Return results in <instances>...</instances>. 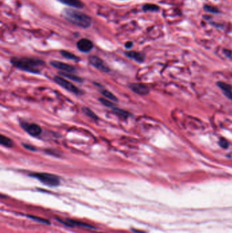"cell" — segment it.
Wrapping results in <instances>:
<instances>
[{
    "instance_id": "obj_7",
    "label": "cell",
    "mask_w": 232,
    "mask_h": 233,
    "mask_svg": "<svg viewBox=\"0 0 232 233\" xmlns=\"http://www.w3.org/2000/svg\"><path fill=\"white\" fill-rule=\"evenodd\" d=\"M76 46L79 51L83 53H88L93 48V44L87 38H82L78 41Z\"/></svg>"
},
{
    "instance_id": "obj_12",
    "label": "cell",
    "mask_w": 232,
    "mask_h": 233,
    "mask_svg": "<svg viewBox=\"0 0 232 233\" xmlns=\"http://www.w3.org/2000/svg\"><path fill=\"white\" fill-rule=\"evenodd\" d=\"M218 85L223 91L225 95L228 98H229L230 99H232V88L229 85L227 84V83H222V82H221V83L219 82V83H218Z\"/></svg>"
},
{
    "instance_id": "obj_16",
    "label": "cell",
    "mask_w": 232,
    "mask_h": 233,
    "mask_svg": "<svg viewBox=\"0 0 232 233\" xmlns=\"http://www.w3.org/2000/svg\"><path fill=\"white\" fill-rule=\"evenodd\" d=\"M60 74H61V75H62L63 76H64V77L67 78V79H72V81H76V82H79V83H81V82L83 81V79H82L81 78H80L77 76L74 75V74H73L72 73H65V72H61Z\"/></svg>"
},
{
    "instance_id": "obj_10",
    "label": "cell",
    "mask_w": 232,
    "mask_h": 233,
    "mask_svg": "<svg viewBox=\"0 0 232 233\" xmlns=\"http://www.w3.org/2000/svg\"><path fill=\"white\" fill-rule=\"evenodd\" d=\"M58 1L63 4L72 7V8L82 9L85 7L84 3L80 0H58Z\"/></svg>"
},
{
    "instance_id": "obj_21",
    "label": "cell",
    "mask_w": 232,
    "mask_h": 233,
    "mask_svg": "<svg viewBox=\"0 0 232 233\" xmlns=\"http://www.w3.org/2000/svg\"><path fill=\"white\" fill-rule=\"evenodd\" d=\"M204 9L208 12H212V13H218V12H219L218 8H215L214 6H211V5H206L204 6Z\"/></svg>"
},
{
    "instance_id": "obj_6",
    "label": "cell",
    "mask_w": 232,
    "mask_h": 233,
    "mask_svg": "<svg viewBox=\"0 0 232 233\" xmlns=\"http://www.w3.org/2000/svg\"><path fill=\"white\" fill-rule=\"evenodd\" d=\"M21 126L26 132L33 136H38L42 133V128L36 123H28L23 122Z\"/></svg>"
},
{
    "instance_id": "obj_19",
    "label": "cell",
    "mask_w": 232,
    "mask_h": 233,
    "mask_svg": "<svg viewBox=\"0 0 232 233\" xmlns=\"http://www.w3.org/2000/svg\"><path fill=\"white\" fill-rule=\"evenodd\" d=\"M102 94H103V95H104V96H105L106 98H107L108 99L110 100L115 101V102H116V101L118 100L117 98H116V96H115L114 95V94H112V93L108 92V91L105 90H103L102 91Z\"/></svg>"
},
{
    "instance_id": "obj_5",
    "label": "cell",
    "mask_w": 232,
    "mask_h": 233,
    "mask_svg": "<svg viewBox=\"0 0 232 233\" xmlns=\"http://www.w3.org/2000/svg\"><path fill=\"white\" fill-rule=\"evenodd\" d=\"M89 63H90L93 66H94L95 68L98 69V70L102 71V72L107 73V72H109L110 70L109 66L105 63V61H103L101 58L97 57V56L95 55L90 56V57H89Z\"/></svg>"
},
{
    "instance_id": "obj_13",
    "label": "cell",
    "mask_w": 232,
    "mask_h": 233,
    "mask_svg": "<svg viewBox=\"0 0 232 233\" xmlns=\"http://www.w3.org/2000/svg\"><path fill=\"white\" fill-rule=\"evenodd\" d=\"M112 110L116 115H118V116H120V117L121 118H123V119H127V118H128L129 116L130 115V114H129L128 112L122 110V109H120L119 108H117V107L116 106L112 108Z\"/></svg>"
},
{
    "instance_id": "obj_3",
    "label": "cell",
    "mask_w": 232,
    "mask_h": 233,
    "mask_svg": "<svg viewBox=\"0 0 232 233\" xmlns=\"http://www.w3.org/2000/svg\"><path fill=\"white\" fill-rule=\"evenodd\" d=\"M32 177L36 178L44 184L50 186H56L60 183L59 178L56 175L46 172H33L30 174Z\"/></svg>"
},
{
    "instance_id": "obj_25",
    "label": "cell",
    "mask_w": 232,
    "mask_h": 233,
    "mask_svg": "<svg viewBox=\"0 0 232 233\" xmlns=\"http://www.w3.org/2000/svg\"><path fill=\"white\" fill-rule=\"evenodd\" d=\"M133 46V42H127L125 43V46L127 48H130L132 47Z\"/></svg>"
},
{
    "instance_id": "obj_11",
    "label": "cell",
    "mask_w": 232,
    "mask_h": 233,
    "mask_svg": "<svg viewBox=\"0 0 232 233\" xmlns=\"http://www.w3.org/2000/svg\"><path fill=\"white\" fill-rule=\"evenodd\" d=\"M125 54L127 57L134 59L135 61H138V62H142L144 59V55L141 53L136 51H128L125 52Z\"/></svg>"
},
{
    "instance_id": "obj_22",
    "label": "cell",
    "mask_w": 232,
    "mask_h": 233,
    "mask_svg": "<svg viewBox=\"0 0 232 233\" xmlns=\"http://www.w3.org/2000/svg\"><path fill=\"white\" fill-rule=\"evenodd\" d=\"M23 146H24L25 148L28 149V150L36 151V148L34 146H32V145H30V144H23Z\"/></svg>"
},
{
    "instance_id": "obj_24",
    "label": "cell",
    "mask_w": 232,
    "mask_h": 233,
    "mask_svg": "<svg viewBox=\"0 0 232 233\" xmlns=\"http://www.w3.org/2000/svg\"><path fill=\"white\" fill-rule=\"evenodd\" d=\"M31 217V218H32V219H34L36 220H37V221H40V222H46L47 224H48V222L46 221V220H43V219H41V218H39L38 217H34V216H30Z\"/></svg>"
},
{
    "instance_id": "obj_15",
    "label": "cell",
    "mask_w": 232,
    "mask_h": 233,
    "mask_svg": "<svg viewBox=\"0 0 232 233\" xmlns=\"http://www.w3.org/2000/svg\"><path fill=\"white\" fill-rule=\"evenodd\" d=\"M60 53L63 57H64L65 58H66L67 59H70V60H79V58H78L77 56L75 55L74 54L72 53L67 51H63L62 50L60 51Z\"/></svg>"
},
{
    "instance_id": "obj_8",
    "label": "cell",
    "mask_w": 232,
    "mask_h": 233,
    "mask_svg": "<svg viewBox=\"0 0 232 233\" xmlns=\"http://www.w3.org/2000/svg\"><path fill=\"white\" fill-rule=\"evenodd\" d=\"M50 65H52L54 68L59 69L60 70L64 71V72H67V73H73L76 71V69L74 68V66L67 64V63L61 62V61H52L50 62Z\"/></svg>"
},
{
    "instance_id": "obj_23",
    "label": "cell",
    "mask_w": 232,
    "mask_h": 233,
    "mask_svg": "<svg viewBox=\"0 0 232 233\" xmlns=\"http://www.w3.org/2000/svg\"><path fill=\"white\" fill-rule=\"evenodd\" d=\"M220 145L222 147H223V148H226V147H228V143L227 142L225 141V139H221L220 141Z\"/></svg>"
},
{
    "instance_id": "obj_4",
    "label": "cell",
    "mask_w": 232,
    "mask_h": 233,
    "mask_svg": "<svg viewBox=\"0 0 232 233\" xmlns=\"http://www.w3.org/2000/svg\"><path fill=\"white\" fill-rule=\"evenodd\" d=\"M54 80L58 85H59L63 88H64L65 90L69 91V92H72L73 94H76V95H81L83 94V92L79 90V88H78L77 87L75 86L72 83L67 81L66 79H64L63 78L61 77V76H54Z\"/></svg>"
},
{
    "instance_id": "obj_14",
    "label": "cell",
    "mask_w": 232,
    "mask_h": 233,
    "mask_svg": "<svg viewBox=\"0 0 232 233\" xmlns=\"http://www.w3.org/2000/svg\"><path fill=\"white\" fill-rule=\"evenodd\" d=\"M0 143L3 146L9 147V148L13 146V142H12V140L3 135H1V136H0Z\"/></svg>"
},
{
    "instance_id": "obj_17",
    "label": "cell",
    "mask_w": 232,
    "mask_h": 233,
    "mask_svg": "<svg viewBox=\"0 0 232 233\" xmlns=\"http://www.w3.org/2000/svg\"><path fill=\"white\" fill-rule=\"evenodd\" d=\"M83 110L84 112V113H85L86 115H87L89 117L91 118V119H94V120H98V116L96 115L95 113H94L92 111V110H90L89 108H87V107H84L83 108Z\"/></svg>"
},
{
    "instance_id": "obj_2",
    "label": "cell",
    "mask_w": 232,
    "mask_h": 233,
    "mask_svg": "<svg viewBox=\"0 0 232 233\" xmlns=\"http://www.w3.org/2000/svg\"><path fill=\"white\" fill-rule=\"evenodd\" d=\"M10 61L17 68L34 74H39L45 64L42 60L30 57H13Z\"/></svg>"
},
{
    "instance_id": "obj_18",
    "label": "cell",
    "mask_w": 232,
    "mask_h": 233,
    "mask_svg": "<svg viewBox=\"0 0 232 233\" xmlns=\"http://www.w3.org/2000/svg\"><path fill=\"white\" fill-rule=\"evenodd\" d=\"M159 6L155 4H150V3H147L145 4L142 7V9L144 11H151V12H155L159 10Z\"/></svg>"
},
{
    "instance_id": "obj_20",
    "label": "cell",
    "mask_w": 232,
    "mask_h": 233,
    "mask_svg": "<svg viewBox=\"0 0 232 233\" xmlns=\"http://www.w3.org/2000/svg\"><path fill=\"white\" fill-rule=\"evenodd\" d=\"M100 101L102 104H103L104 106H106V107H108V108L112 109V108L116 106L114 103L112 102L111 101L105 99V98H100Z\"/></svg>"
},
{
    "instance_id": "obj_1",
    "label": "cell",
    "mask_w": 232,
    "mask_h": 233,
    "mask_svg": "<svg viewBox=\"0 0 232 233\" xmlns=\"http://www.w3.org/2000/svg\"><path fill=\"white\" fill-rule=\"evenodd\" d=\"M62 16L69 23L81 28H89L92 24V19L89 15L72 8L64 9Z\"/></svg>"
},
{
    "instance_id": "obj_9",
    "label": "cell",
    "mask_w": 232,
    "mask_h": 233,
    "mask_svg": "<svg viewBox=\"0 0 232 233\" xmlns=\"http://www.w3.org/2000/svg\"><path fill=\"white\" fill-rule=\"evenodd\" d=\"M129 88L131 91L139 95L144 96L149 94V89L147 85L140 83H131L129 85Z\"/></svg>"
}]
</instances>
